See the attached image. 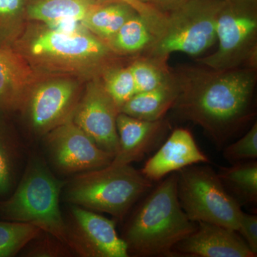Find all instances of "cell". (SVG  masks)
Masks as SVG:
<instances>
[{
    "label": "cell",
    "instance_id": "1",
    "mask_svg": "<svg viewBox=\"0 0 257 257\" xmlns=\"http://www.w3.org/2000/svg\"><path fill=\"white\" fill-rule=\"evenodd\" d=\"M177 183V172L167 176L134 211L121 237L128 256L175 257L176 245L197 229L181 207Z\"/></svg>",
    "mask_w": 257,
    "mask_h": 257
},
{
    "label": "cell",
    "instance_id": "2",
    "mask_svg": "<svg viewBox=\"0 0 257 257\" xmlns=\"http://www.w3.org/2000/svg\"><path fill=\"white\" fill-rule=\"evenodd\" d=\"M254 75L248 71L219 74L177 99L184 117L200 125L215 144L224 148L249 118Z\"/></svg>",
    "mask_w": 257,
    "mask_h": 257
},
{
    "label": "cell",
    "instance_id": "3",
    "mask_svg": "<svg viewBox=\"0 0 257 257\" xmlns=\"http://www.w3.org/2000/svg\"><path fill=\"white\" fill-rule=\"evenodd\" d=\"M14 48L38 72L79 77L93 74L111 51L81 23L32 30L20 37Z\"/></svg>",
    "mask_w": 257,
    "mask_h": 257
},
{
    "label": "cell",
    "instance_id": "4",
    "mask_svg": "<svg viewBox=\"0 0 257 257\" xmlns=\"http://www.w3.org/2000/svg\"><path fill=\"white\" fill-rule=\"evenodd\" d=\"M154 182L131 165H110L76 175L64 187L65 200L96 212L111 214L121 221Z\"/></svg>",
    "mask_w": 257,
    "mask_h": 257
},
{
    "label": "cell",
    "instance_id": "5",
    "mask_svg": "<svg viewBox=\"0 0 257 257\" xmlns=\"http://www.w3.org/2000/svg\"><path fill=\"white\" fill-rule=\"evenodd\" d=\"M66 183L52 174L41 157L34 155L14 194L0 204L2 214L8 220L35 225L67 244L60 207Z\"/></svg>",
    "mask_w": 257,
    "mask_h": 257
},
{
    "label": "cell",
    "instance_id": "6",
    "mask_svg": "<svg viewBox=\"0 0 257 257\" xmlns=\"http://www.w3.org/2000/svg\"><path fill=\"white\" fill-rule=\"evenodd\" d=\"M177 173V197L191 221L212 223L238 231L241 207L225 189L212 167L191 165Z\"/></svg>",
    "mask_w": 257,
    "mask_h": 257
},
{
    "label": "cell",
    "instance_id": "7",
    "mask_svg": "<svg viewBox=\"0 0 257 257\" xmlns=\"http://www.w3.org/2000/svg\"><path fill=\"white\" fill-rule=\"evenodd\" d=\"M227 0H187L166 15L152 42V53L163 57L174 52L198 55L216 42L218 15Z\"/></svg>",
    "mask_w": 257,
    "mask_h": 257
},
{
    "label": "cell",
    "instance_id": "8",
    "mask_svg": "<svg viewBox=\"0 0 257 257\" xmlns=\"http://www.w3.org/2000/svg\"><path fill=\"white\" fill-rule=\"evenodd\" d=\"M44 137L51 163L56 170L65 175L104 168L115 157L114 153L98 147L72 117Z\"/></svg>",
    "mask_w": 257,
    "mask_h": 257
},
{
    "label": "cell",
    "instance_id": "9",
    "mask_svg": "<svg viewBox=\"0 0 257 257\" xmlns=\"http://www.w3.org/2000/svg\"><path fill=\"white\" fill-rule=\"evenodd\" d=\"M70 209L64 221L67 244L72 252L83 257L130 256L114 221L79 206Z\"/></svg>",
    "mask_w": 257,
    "mask_h": 257
},
{
    "label": "cell",
    "instance_id": "10",
    "mask_svg": "<svg viewBox=\"0 0 257 257\" xmlns=\"http://www.w3.org/2000/svg\"><path fill=\"white\" fill-rule=\"evenodd\" d=\"M80 97L75 80L52 79L35 86L22 110L26 111L34 135L45 136L72 117Z\"/></svg>",
    "mask_w": 257,
    "mask_h": 257
},
{
    "label": "cell",
    "instance_id": "11",
    "mask_svg": "<svg viewBox=\"0 0 257 257\" xmlns=\"http://www.w3.org/2000/svg\"><path fill=\"white\" fill-rule=\"evenodd\" d=\"M241 2V1H240ZM240 2L226 1L218 15L216 25L217 50L202 60L215 70L231 68L242 60L254 40L257 20Z\"/></svg>",
    "mask_w": 257,
    "mask_h": 257
},
{
    "label": "cell",
    "instance_id": "12",
    "mask_svg": "<svg viewBox=\"0 0 257 257\" xmlns=\"http://www.w3.org/2000/svg\"><path fill=\"white\" fill-rule=\"evenodd\" d=\"M119 108L102 83H89L74 111L72 119L98 147L106 152L119 151L116 118Z\"/></svg>",
    "mask_w": 257,
    "mask_h": 257
},
{
    "label": "cell",
    "instance_id": "13",
    "mask_svg": "<svg viewBox=\"0 0 257 257\" xmlns=\"http://www.w3.org/2000/svg\"><path fill=\"white\" fill-rule=\"evenodd\" d=\"M197 223L195 231L174 248L175 257H256L238 231L212 223Z\"/></svg>",
    "mask_w": 257,
    "mask_h": 257
},
{
    "label": "cell",
    "instance_id": "14",
    "mask_svg": "<svg viewBox=\"0 0 257 257\" xmlns=\"http://www.w3.org/2000/svg\"><path fill=\"white\" fill-rule=\"evenodd\" d=\"M209 162V157L198 147L192 134L186 128H178L140 171L149 180L157 182L184 167Z\"/></svg>",
    "mask_w": 257,
    "mask_h": 257
},
{
    "label": "cell",
    "instance_id": "15",
    "mask_svg": "<svg viewBox=\"0 0 257 257\" xmlns=\"http://www.w3.org/2000/svg\"><path fill=\"white\" fill-rule=\"evenodd\" d=\"M165 128L162 119L147 121L119 112L116 118L119 151L111 163L131 165L160 145Z\"/></svg>",
    "mask_w": 257,
    "mask_h": 257
},
{
    "label": "cell",
    "instance_id": "16",
    "mask_svg": "<svg viewBox=\"0 0 257 257\" xmlns=\"http://www.w3.org/2000/svg\"><path fill=\"white\" fill-rule=\"evenodd\" d=\"M103 0H31L27 17L50 28L80 23Z\"/></svg>",
    "mask_w": 257,
    "mask_h": 257
},
{
    "label": "cell",
    "instance_id": "17",
    "mask_svg": "<svg viewBox=\"0 0 257 257\" xmlns=\"http://www.w3.org/2000/svg\"><path fill=\"white\" fill-rule=\"evenodd\" d=\"M179 92L167 82L160 87L134 94L121 106L120 112L147 121L162 119L178 99Z\"/></svg>",
    "mask_w": 257,
    "mask_h": 257
},
{
    "label": "cell",
    "instance_id": "18",
    "mask_svg": "<svg viewBox=\"0 0 257 257\" xmlns=\"http://www.w3.org/2000/svg\"><path fill=\"white\" fill-rule=\"evenodd\" d=\"M217 175L230 195L242 206L257 204V162L256 160L219 167Z\"/></svg>",
    "mask_w": 257,
    "mask_h": 257
},
{
    "label": "cell",
    "instance_id": "19",
    "mask_svg": "<svg viewBox=\"0 0 257 257\" xmlns=\"http://www.w3.org/2000/svg\"><path fill=\"white\" fill-rule=\"evenodd\" d=\"M40 72L0 67V111L22 110L35 86Z\"/></svg>",
    "mask_w": 257,
    "mask_h": 257
},
{
    "label": "cell",
    "instance_id": "20",
    "mask_svg": "<svg viewBox=\"0 0 257 257\" xmlns=\"http://www.w3.org/2000/svg\"><path fill=\"white\" fill-rule=\"evenodd\" d=\"M137 13L130 5L114 0L98 5L80 23L96 36L108 41Z\"/></svg>",
    "mask_w": 257,
    "mask_h": 257
},
{
    "label": "cell",
    "instance_id": "21",
    "mask_svg": "<svg viewBox=\"0 0 257 257\" xmlns=\"http://www.w3.org/2000/svg\"><path fill=\"white\" fill-rule=\"evenodd\" d=\"M154 39L146 20L137 13L128 19L106 44L111 50L116 52L135 53L151 45Z\"/></svg>",
    "mask_w": 257,
    "mask_h": 257
},
{
    "label": "cell",
    "instance_id": "22",
    "mask_svg": "<svg viewBox=\"0 0 257 257\" xmlns=\"http://www.w3.org/2000/svg\"><path fill=\"white\" fill-rule=\"evenodd\" d=\"M28 0H0V47H13L23 35Z\"/></svg>",
    "mask_w": 257,
    "mask_h": 257
},
{
    "label": "cell",
    "instance_id": "23",
    "mask_svg": "<svg viewBox=\"0 0 257 257\" xmlns=\"http://www.w3.org/2000/svg\"><path fill=\"white\" fill-rule=\"evenodd\" d=\"M42 232L28 223L0 221V257L15 256Z\"/></svg>",
    "mask_w": 257,
    "mask_h": 257
},
{
    "label": "cell",
    "instance_id": "24",
    "mask_svg": "<svg viewBox=\"0 0 257 257\" xmlns=\"http://www.w3.org/2000/svg\"><path fill=\"white\" fill-rule=\"evenodd\" d=\"M102 84L119 109L136 94V88L130 67L107 71L104 75Z\"/></svg>",
    "mask_w": 257,
    "mask_h": 257
},
{
    "label": "cell",
    "instance_id": "25",
    "mask_svg": "<svg viewBox=\"0 0 257 257\" xmlns=\"http://www.w3.org/2000/svg\"><path fill=\"white\" fill-rule=\"evenodd\" d=\"M18 147L0 124V194L10 190L14 181Z\"/></svg>",
    "mask_w": 257,
    "mask_h": 257
},
{
    "label": "cell",
    "instance_id": "26",
    "mask_svg": "<svg viewBox=\"0 0 257 257\" xmlns=\"http://www.w3.org/2000/svg\"><path fill=\"white\" fill-rule=\"evenodd\" d=\"M23 256L30 257L69 256L72 251L62 241L48 233H41L23 248Z\"/></svg>",
    "mask_w": 257,
    "mask_h": 257
},
{
    "label": "cell",
    "instance_id": "27",
    "mask_svg": "<svg viewBox=\"0 0 257 257\" xmlns=\"http://www.w3.org/2000/svg\"><path fill=\"white\" fill-rule=\"evenodd\" d=\"M223 156L230 164L257 158V124L252 125L247 133L235 143L225 146Z\"/></svg>",
    "mask_w": 257,
    "mask_h": 257
},
{
    "label": "cell",
    "instance_id": "28",
    "mask_svg": "<svg viewBox=\"0 0 257 257\" xmlns=\"http://www.w3.org/2000/svg\"><path fill=\"white\" fill-rule=\"evenodd\" d=\"M135 82L136 93L147 92L166 82L162 71L155 64L146 61H138L130 66Z\"/></svg>",
    "mask_w": 257,
    "mask_h": 257
},
{
    "label": "cell",
    "instance_id": "29",
    "mask_svg": "<svg viewBox=\"0 0 257 257\" xmlns=\"http://www.w3.org/2000/svg\"><path fill=\"white\" fill-rule=\"evenodd\" d=\"M119 1L124 2L136 10L137 13L146 20L154 35H156L160 32L162 25L165 23V14L161 13L150 4L139 3L135 0H119Z\"/></svg>",
    "mask_w": 257,
    "mask_h": 257
},
{
    "label": "cell",
    "instance_id": "30",
    "mask_svg": "<svg viewBox=\"0 0 257 257\" xmlns=\"http://www.w3.org/2000/svg\"><path fill=\"white\" fill-rule=\"evenodd\" d=\"M238 233L241 234L243 239L253 253L257 256V215L256 214H248L243 212L240 219Z\"/></svg>",
    "mask_w": 257,
    "mask_h": 257
},
{
    "label": "cell",
    "instance_id": "31",
    "mask_svg": "<svg viewBox=\"0 0 257 257\" xmlns=\"http://www.w3.org/2000/svg\"><path fill=\"white\" fill-rule=\"evenodd\" d=\"M187 0H150V4L161 13H170L183 5Z\"/></svg>",
    "mask_w": 257,
    "mask_h": 257
},
{
    "label": "cell",
    "instance_id": "32",
    "mask_svg": "<svg viewBox=\"0 0 257 257\" xmlns=\"http://www.w3.org/2000/svg\"><path fill=\"white\" fill-rule=\"evenodd\" d=\"M139 3H145V4H150V0H135Z\"/></svg>",
    "mask_w": 257,
    "mask_h": 257
},
{
    "label": "cell",
    "instance_id": "33",
    "mask_svg": "<svg viewBox=\"0 0 257 257\" xmlns=\"http://www.w3.org/2000/svg\"><path fill=\"white\" fill-rule=\"evenodd\" d=\"M227 1H229V2H240V1H242V0H227Z\"/></svg>",
    "mask_w": 257,
    "mask_h": 257
}]
</instances>
